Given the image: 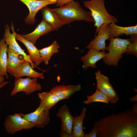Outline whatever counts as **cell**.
I'll return each mask as SVG.
<instances>
[{"instance_id": "1", "label": "cell", "mask_w": 137, "mask_h": 137, "mask_svg": "<svg viewBox=\"0 0 137 137\" xmlns=\"http://www.w3.org/2000/svg\"><path fill=\"white\" fill-rule=\"evenodd\" d=\"M98 137H137V114L130 109L95 122Z\"/></svg>"}, {"instance_id": "2", "label": "cell", "mask_w": 137, "mask_h": 137, "mask_svg": "<svg viewBox=\"0 0 137 137\" xmlns=\"http://www.w3.org/2000/svg\"><path fill=\"white\" fill-rule=\"evenodd\" d=\"M51 9L69 24L75 21H81L94 23L90 12L84 10L77 2L73 1L58 8Z\"/></svg>"}, {"instance_id": "3", "label": "cell", "mask_w": 137, "mask_h": 137, "mask_svg": "<svg viewBox=\"0 0 137 137\" xmlns=\"http://www.w3.org/2000/svg\"><path fill=\"white\" fill-rule=\"evenodd\" d=\"M105 0H89L83 2L84 6L90 10L94 21V26L96 31L103 24L115 23L118 22L115 16L110 14L106 10L105 5Z\"/></svg>"}, {"instance_id": "4", "label": "cell", "mask_w": 137, "mask_h": 137, "mask_svg": "<svg viewBox=\"0 0 137 137\" xmlns=\"http://www.w3.org/2000/svg\"><path fill=\"white\" fill-rule=\"evenodd\" d=\"M109 40V43L105 49L109 52L102 59L103 62L108 66H116L130 42L129 39H122L118 37L111 38Z\"/></svg>"}, {"instance_id": "5", "label": "cell", "mask_w": 137, "mask_h": 137, "mask_svg": "<svg viewBox=\"0 0 137 137\" xmlns=\"http://www.w3.org/2000/svg\"><path fill=\"white\" fill-rule=\"evenodd\" d=\"M11 25V27L12 33L10 32L9 26L7 24L5 26L4 34L3 38L8 45V48L18 56L20 57V56H21L25 61L30 63L33 68L36 67L37 66L31 61L28 55L22 48L17 42L15 38L16 32L14 30L13 24H12Z\"/></svg>"}, {"instance_id": "6", "label": "cell", "mask_w": 137, "mask_h": 137, "mask_svg": "<svg viewBox=\"0 0 137 137\" xmlns=\"http://www.w3.org/2000/svg\"><path fill=\"white\" fill-rule=\"evenodd\" d=\"M4 125L7 132L11 135L23 129L28 130L34 127L32 124L22 117L20 113L8 115L5 119Z\"/></svg>"}, {"instance_id": "7", "label": "cell", "mask_w": 137, "mask_h": 137, "mask_svg": "<svg viewBox=\"0 0 137 137\" xmlns=\"http://www.w3.org/2000/svg\"><path fill=\"white\" fill-rule=\"evenodd\" d=\"M20 114L22 117L32 124L34 127L38 128L44 127L50 121L49 110L40 104L32 112L25 114Z\"/></svg>"}, {"instance_id": "8", "label": "cell", "mask_w": 137, "mask_h": 137, "mask_svg": "<svg viewBox=\"0 0 137 137\" xmlns=\"http://www.w3.org/2000/svg\"><path fill=\"white\" fill-rule=\"evenodd\" d=\"M97 88L109 98L110 102L115 104L118 101L117 93L109 82V78L102 74L100 70L95 72Z\"/></svg>"}, {"instance_id": "9", "label": "cell", "mask_w": 137, "mask_h": 137, "mask_svg": "<svg viewBox=\"0 0 137 137\" xmlns=\"http://www.w3.org/2000/svg\"><path fill=\"white\" fill-rule=\"evenodd\" d=\"M37 78L19 77L15 79L14 88L10 93L13 96L17 93L24 92L26 94L29 95L35 91H40L42 88L41 85L37 82Z\"/></svg>"}, {"instance_id": "10", "label": "cell", "mask_w": 137, "mask_h": 137, "mask_svg": "<svg viewBox=\"0 0 137 137\" xmlns=\"http://www.w3.org/2000/svg\"><path fill=\"white\" fill-rule=\"evenodd\" d=\"M61 121L59 135L61 137H72V133L74 117L71 115L65 104L59 109L56 114Z\"/></svg>"}, {"instance_id": "11", "label": "cell", "mask_w": 137, "mask_h": 137, "mask_svg": "<svg viewBox=\"0 0 137 137\" xmlns=\"http://www.w3.org/2000/svg\"><path fill=\"white\" fill-rule=\"evenodd\" d=\"M110 24L106 23L101 25L96 31L97 36L92 40L86 47L89 49H95L100 51L105 50L106 41L110 39L109 27Z\"/></svg>"}, {"instance_id": "12", "label": "cell", "mask_w": 137, "mask_h": 137, "mask_svg": "<svg viewBox=\"0 0 137 137\" xmlns=\"http://www.w3.org/2000/svg\"><path fill=\"white\" fill-rule=\"evenodd\" d=\"M25 5L29 11L28 15L25 19L27 24H34L35 22V16L38 11L48 5L56 4V2L51 0H19Z\"/></svg>"}, {"instance_id": "13", "label": "cell", "mask_w": 137, "mask_h": 137, "mask_svg": "<svg viewBox=\"0 0 137 137\" xmlns=\"http://www.w3.org/2000/svg\"><path fill=\"white\" fill-rule=\"evenodd\" d=\"M41 10L42 20L51 25L54 30H57L63 25L69 24L61 16L47 6Z\"/></svg>"}, {"instance_id": "14", "label": "cell", "mask_w": 137, "mask_h": 137, "mask_svg": "<svg viewBox=\"0 0 137 137\" xmlns=\"http://www.w3.org/2000/svg\"><path fill=\"white\" fill-rule=\"evenodd\" d=\"M106 54L105 50L100 51L95 49H89L86 54L81 57L83 63V69L86 70L89 67L96 68V63L102 59Z\"/></svg>"}, {"instance_id": "15", "label": "cell", "mask_w": 137, "mask_h": 137, "mask_svg": "<svg viewBox=\"0 0 137 137\" xmlns=\"http://www.w3.org/2000/svg\"><path fill=\"white\" fill-rule=\"evenodd\" d=\"M81 89L80 84L76 85H61L54 87L50 91L55 94L61 100L69 99L76 92Z\"/></svg>"}, {"instance_id": "16", "label": "cell", "mask_w": 137, "mask_h": 137, "mask_svg": "<svg viewBox=\"0 0 137 137\" xmlns=\"http://www.w3.org/2000/svg\"><path fill=\"white\" fill-rule=\"evenodd\" d=\"M53 30V28L51 25L42 20L32 32L25 35H21L24 39L35 45L37 41L41 36Z\"/></svg>"}, {"instance_id": "17", "label": "cell", "mask_w": 137, "mask_h": 137, "mask_svg": "<svg viewBox=\"0 0 137 137\" xmlns=\"http://www.w3.org/2000/svg\"><path fill=\"white\" fill-rule=\"evenodd\" d=\"M16 40L22 43L27 49L28 55L31 61L37 66L42 62L39 50L32 43L23 38L20 34H15Z\"/></svg>"}, {"instance_id": "18", "label": "cell", "mask_w": 137, "mask_h": 137, "mask_svg": "<svg viewBox=\"0 0 137 137\" xmlns=\"http://www.w3.org/2000/svg\"><path fill=\"white\" fill-rule=\"evenodd\" d=\"M12 76L14 77L15 79L24 76L31 78H39L42 79H45L43 73L38 72L35 70L31 66L30 63L26 61L23 63Z\"/></svg>"}, {"instance_id": "19", "label": "cell", "mask_w": 137, "mask_h": 137, "mask_svg": "<svg viewBox=\"0 0 137 137\" xmlns=\"http://www.w3.org/2000/svg\"><path fill=\"white\" fill-rule=\"evenodd\" d=\"M110 38H115L123 34L127 35L137 34V25L135 26L123 27L116 25L115 23L110 24Z\"/></svg>"}, {"instance_id": "20", "label": "cell", "mask_w": 137, "mask_h": 137, "mask_svg": "<svg viewBox=\"0 0 137 137\" xmlns=\"http://www.w3.org/2000/svg\"><path fill=\"white\" fill-rule=\"evenodd\" d=\"M7 71L12 76L25 60L23 59H22V58L17 56L8 48L7 49Z\"/></svg>"}, {"instance_id": "21", "label": "cell", "mask_w": 137, "mask_h": 137, "mask_svg": "<svg viewBox=\"0 0 137 137\" xmlns=\"http://www.w3.org/2000/svg\"><path fill=\"white\" fill-rule=\"evenodd\" d=\"M38 96L40 100L39 104L49 110L61 101L55 94L50 91L39 93Z\"/></svg>"}, {"instance_id": "22", "label": "cell", "mask_w": 137, "mask_h": 137, "mask_svg": "<svg viewBox=\"0 0 137 137\" xmlns=\"http://www.w3.org/2000/svg\"><path fill=\"white\" fill-rule=\"evenodd\" d=\"M87 109L83 107L80 114L74 117L72 130V137H84L85 133L83 129L84 119L86 116Z\"/></svg>"}, {"instance_id": "23", "label": "cell", "mask_w": 137, "mask_h": 137, "mask_svg": "<svg viewBox=\"0 0 137 137\" xmlns=\"http://www.w3.org/2000/svg\"><path fill=\"white\" fill-rule=\"evenodd\" d=\"M60 46L56 40L54 41L49 46L39 50L42 60L46 65L49 64V60L54 54L59 52Z\"/></svg>"}, {"instance_id": "24", "label": "cell", "mask_w": 137, "mask_h": 137, "mask_svg": "<svg viewBox=\"0 0 137 137\" xmlns=\"http://www.w3.org/2000/svg\"><path fill=\"white\" fill-rule=\"evenodd\" d=\"M8 48L4 38H1L0 40V75L5 76L7 78H8L6 70Z\"/></svg>"}, {"instance_id": "25", "label": "cell", "mask_w": 137, "mask_h": 137, "mask_svg": "<svg viewBox=\"0 0 137 137\" xmlns=\"http://www.w3.org/2000/svg\"><path fill=\"white\" fill-rule=\"evenodd\" d=\"M100 102L109 104L110 102L108 98L102 93L96 89L92 95L87 97V99L84 100V104L88 105L93 102Z\"/></svg>"}, {"instance_id": "26", "label": "cell", "mask_w": 137, "mask_h": 137, "mask_svg": "<svg viewBox=\"0 0 137 137\" xmlns=\"http://www.w3.org/2000/svg\"><path fill=\"white\" fill-rule=\"evenodd\" d=\"M130 43L127 46L125 53L137 57V34L130 35L129 39Z\"/></svg>"}, {"instance_id": "27", "label": "cell", "mask_w": 137, "mask_h": 137, "mask_svg": "<svg viewBox=\"0 0 137 137\" xmlns=\"http://www.w3.org/2000/svg\"><path fill=\"white\" fill-rule=\"evenodd\" d=\"M98 131L96 127L94 126L91 131L88 133L85 134L84 137H96Z\"/></svg>"}, {"instance_id": "28", "label": "cell", "mask_w": 137, "mask_h": 137, "mask_svg": "<svg viewBox=\"0 0 137 137\" xmlns=\"http://www.w3.org/2000/svg\"><path fill=\"white\" fill-rule=\"evenodd\" d=\"M74 0H58L56 3V6L57 7L61 6Z\"/></svg>"}, {"instance_id": "29", "label": "cell", "mask_w": 137, "mask_h": 137, "mask_svg": "<svg viewBox=\"0 0 137 137\" xmlns=\"http://www.w3.org/2000/svg\"><path fill=\"white\" fill-rule=\"evenodd\" d=\"M129 100L132 102H136L137 101V95L136 94L134 96L130 98Z\"/></svg>"}, {"instance_id": "30", "label": "cell", "mask_w": 137, "mask_h": 137, "mask_svg": "<svg viewBox=\"0 0 137 137\" xmlns=\"http://www.w3.org/2000/svg\"><path fill=\"white\" fill-rule=\"evenodd\" d=\"M133 111L135 113L137 114V103L134 104L132 107Z\"/></svg>"}, {"instance_id": "31", "label": "cell", "mask_w": 137, "mask_h": 137, "mask_svg": "<svg viewBox=\"0 0 137 137\" xmlns=\"http://www.w3.org/2000/svg\"><path fill=\"white\" fill-rule=\"evenodd\" d=\"M9 82L8 81H6L4 82L0 83V90L6 85Z\"/></svg>"}, {"instance_id": "32", "label": "cell", "mask_w": 137, "mask_h": 137, "mask_svg": "<svg viewBox=\"0 0 137 137\" xmlns=\"http://www.w3.org/2000/svg\"><path fill=\"white\" fill-rule=\"evenodd\" d=\"M4 76H3L0 75V83L4 82Z\"/></svg>"}, {"instance_id": "33", "label": "cell", "mask_w": 137, "mask_h": 137, "mask_svg": "<svg viewBox=\"0 0 137 137\" xmlns=\"http://www.w3.org/2000/svg\"><path fill=\"white\" fill-rule=\"evenodd\" d=\"M52 1H54V2H57V1L58 0H51Z\"/></svg>"}]
</instances>
